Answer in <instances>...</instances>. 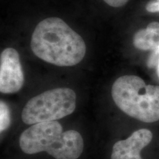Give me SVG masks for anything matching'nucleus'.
I'll return each instance as SVG.
<instances>
[{
    "label": "nucleus",
    "mask_w": 159,
    "mask_h": 159,
    "mask_svg": "<svg viewBox=\"0 0 159 159\" xmlns=\"http://www.w3.org/2000/svg\"><path fill=\"white\" fill-rule=\"evenodd\" d=\"M111 95L129 116L146 123L159 121V85H147L136 75H124L114 83Z\"/></svg>",
    "instance_id": "7ed1b4c3"
},
{
    "label": "nucleus",
    "mask_w": 159,
    "mask_h": 159,
    "mask_svg": "<svg viewBox=\"0 0 159 159\" xmlns=\"http://www.w3.org/2000/svg\"><path fill=\"white\" fill-rule=\"evenodd\" d=\"M146 10L150 13L159 12V0H152L146 5Z\"/></svg>",
    "instance_id": "1a4fd4ad"
},
{
    "label": "nucleus",
    "mask_w": 159,
    "mask_h": 159,
    "mask_svg": "<svg viewBox=\"0 0 159 159\" xmlns=\"http://www.w3.org/2000/svg\"><path fill=\"white\" fill-rule=\"evenodd\" d=\"M11 124V113L7 105L2 100L0 102V131L2 133Z\"/></svg>",
    "instance_id": "6e6552de"
},
{
    "label": "nucleus",
    "mask_w": 159,
    "mask_h": 159,
    "mask_svg": "<svg viewBox=\"0 0 159 159\" xmlns=\"http://www.w3.org/2000/svg\"><path fill=\"white\" fill-rule=\"evenodd\" d=\"M76 94L69 88H57L41 93L30 99L21 113L27 125L57 121L72 114L76 108Z\"/></svg>",
    "instance_id": "20e7f679"
},
{
    "label": "nucleus",
    "mask_w": 159,
    "mask_h": 159,
    "mask_svg": "<svg viewBox=\"0 0 159 159\" xmlns=\"http://www.w3.org/2000/svg\"><path fill=\"white\" fill-rule=\"evenodd\" d=\"M152 134L148 129L137 130L128 139L115 143L111 159H142L141 151L150 144Z\"/></svg>",
    "instance_id": "423d86ee"
},
{
    "label": "nucleus",
    "mask_w": 159,
    "mask_h": 159,
    "mask_svg": "<svg viewBox=\"0 0 159 159\" xmlns=\"http://www.w3.org/2000/svg\"><path fill=\"white\" fill-rule=\"evenodd\" d=\"M25 76L19 52L13 48H6L0 57V91L14 94L21 90Z\"/></svg>",
    "instance_id": "39448f33"
},
{
    "label": "nucleus",
    "mask_w": 159,
    "mask_h": 159,
    "mask_svg": "<svg viewBox=\"0 0 159 159\" xmlns=\"http://www.w3.org/2000/svg\"><path fill=\"white\" fill-rule=\"evenodd\" d=\"M19 146L26 154L47 152L55 159H77L84 142L77 131H63L58 122L52 121L31 125L20 136Z\"/></svg>",
    "instance_id": "f03ea898"
},
{
    "label": "nucleus",
    "mask_w": 159,
    "mask_h": 159,
    "mask_svg": "<svg viewBox=\"0 0 159 159\" xmlns=\"http://www.w3.org/2000/svg\"><path fill=\"white\" fill-rule=\"evenodd\" d=\"M133 43L140 50L154 52L159 49V23L153 21L145 29L136 32L133 39Z\"/></svg>",
    "instance_id": "0eeeda50"
},
{
    "label": "nucleus",
    "mask_w": 159,
    "mask_h": 159,
    "mask_svg": "<svg viewBox=\"0 0 159 159\" xmlns=\"http://www.w3.org/2000/svg\"><path fill=\"white\" fill-rule=\"evenodd\" d=\"M107 5L114 7H120L126 5L129 0H103Z\"/></svg>",
    "instance_id": "9d476101"
},
{
    "label": "nucleus",
    "mask_w": 159,
    "mask_h": 159,
    "mask_svg": "<svg viewBox=\"0 0 159 159\" xmlns=\"http://www.w3.org/2000/svg\"><path fill=\"white\" fill-rule=\"evenodd\" d=\"M157 73H158V75L159 77V62L158 63V65H157Z\"/></svg>",
    "instance_id": "9b49d317"
},
{
    "label": "nucleus",
    "mask_w": 159,
    "mask_h": 159,
    "mask_svg": "<svg viewBox=\"0 0 159 159\" xmlns=\"http://www.w3.org/2000/svg\"><path fill=\"white\" fill-rule=\"evenodd\" d=\"M33 52L45 62L72 66L84 58V40L63 20L49 17L38 24L31 39Z\"/></svg>",
    "instance_id": "f257e3e1"
}]
</instances>
